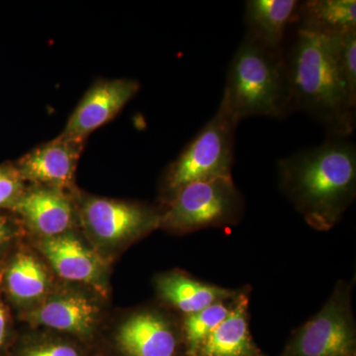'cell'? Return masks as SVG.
Listing matches in <instances>:
<instances>
[{"instance_id":"cell-1","label":"cell","mask_w":356,"mask_h":356,"mask_svg":"<svg viewBox=\"0 0 356 356\" xmlns=\"http://www.w3.org/2000/svg\"><path fill=\"white\" fill-rule=\"evenodd\" d=\"M281 191L311 228L327 232L343 219L356 196V149L331 137L278 163Z\"/></svg>"},{"instance_id":"cell-2","label":"cell","mask_w":356,"mask_h":356,"mask_svg":"<svg viewBox=\"0 0 356 356\" xmlns=\"http://www.w3.org/2000/svg\"><path fill=\"white\" fill-rule=\"evenodd\" d=\"M285 60L292 111L306 112L331 137L350 136L355 128L356 102L337 70L332 36L297 30Z\"/></svg>"},{"instance_id":"cell-3","label":"cell","mask_w":356,"mask_h":356,"mask_svg":"<svg viewBox=\"0 0 356 356\" xmlns=\"http://www.w3.org/2000/svg\"><path fill=\"white\" fill-rule=\"evenodd\" d=\"M238 122L252 116L283 119L292 112L283 49H273L247 34L227 74L224 95Z\"/></svg>"},{"instance_id":"cell-4","label":"cell","mask_w":356,"mask_h":356,"mask_svg":"<svg viewBox=\"0 0 356 356\" xmlns=\"http://www.w3.org/2000/svg\"><path fill=\"white\" fill-rule=\"evenodd\" d=\"M240 122L222 96L210 121L166 168L159 186L161 204L166 203L186 185L232 177L235 163V133Z\"/></svg>"},{"instance_id":"cell-5","label":"cell","mask_w":356,"mask_h":356,"mask_svg":"<svg viewBox=\"0 0 356 356\" xmlns=\"http://www.w3.org/2000/svg\"><path fill=\"white\" fill-rule=\"evenodd\" d=\"M76 204L81 233L108 262L133 243L159 229V206L83 195L79 191L76 193Z\"/></svg>"},{"instance_id":"cell-6","label":"cell","mask_w":356,"mask_h":356,"mask_svg":"<svg viewBox=\"0 0 356 356\" xmlns=\"http://www.w3.org/2000/svg\"><path fill=\"white\" fill-rule=\"evenodd\" d=\"M159 229L175 235L236 226L245 214V200L233 177H218L186 185L159 206Z\"/></svg>"},{"instance_id":"cell-7","label":"cell","mask_w":356,"mask_h":356,"mask_svg":"<svg viewBox=\"0 0 356 356\" xmlns=\"http://www.w3.org/2000/svg\"><path fill=\"white\" fill-rule=\"evenodd\" d=\"M106 299L92 288L60 280L40 303L18 317L31 329L58 332L98 348Z\"/></svg>"},{"instance_id":"cell-8","label":"cell","mask_w":356,"mask_h":356,"mask_svg":"<svg viewBox=\"0 0 356 356\" xmlns=\"http://www.w3.org/2000/svg\"><path fill=\"white\" fill-rule=\"evenodd\" d=\"M353 283L337 281L323 308L297 327L280 356H356Z\"/></svg>"},{"instance_id":"cell-9","label":"cell","mask_w":356,"mask_h":356,"mask_svg":"<svg viewBox=\"0 0 356 356\" xmlns=\"http://www.w3.org/2000/svg\"><path fill=\"white\" fill-rule=\"evenodd\" d=\"M182 317L158 303L121 315L110 337L106 356H187Z\"/></svg>"},{"instance_id":"cell-10","label":"cell","mask_w":356,"mask_h":356,"mask_svg":"<svg viewBox=\"0 0 356 356\" xmlns=\"http://www.w3.org/2000/svg\"><path fill=\"white\" fill-rule=\"evenodd\" d=\"M30 242L58 280L108 295L110 262L96 252L79 228L51 238H30Z\"/></svg>"},{"instance_id":"cell-11","label":"cell","mask_w":356,"mask_h":356,"mask_svg":"<svg viewBox=\"0 0 356 356\" xmlns=\"http://www.w3.org/2000/svg\"><path fill=\"white\" fill-rule=\"evenodd\" d=\"M76 193L77 191L28 184L13 212L30 238L62 235L79 227Z\"/></svg>"},{"instance_id":"cell-12","label":"cell","mask_w":356,"mask_h":356,"mask_svg":"<svg viewBox=\"0 0 356 356\" xmlns=\"http://www.w3.org/2000/svg\"><path fill=\"white\" fill-rule=\"evenodd\" d=\"M58 280L39 252L24 242L0 268V290L17 316L40 303Z\"/></svg>"},{"instance_id":"cell-13","label":"cell","mask_w":356,"mask_h":356,"mask_svg":"<svg viewBox=\"0 0 356 356\" xmlns=\"http://www.w3.org/2000/svg\"><path fill=\"white\" fill-rule=\"evenodd\" d=\"M86 140L60 134L56 139L35 147L15 161L27 184L76 191L74 175Z\"/></svg>"},{"instance_id":"cell-14","label":"cell","mask_w":356,"mask_h":356,"mask_svg":"<svg viewBox=\"0 0 356 356\" xmlns=\"http://www.w3.org/2000/svg\"><path fill=\"white\" fill-rule=\"evenodd\" d=\"M135 79H100L92 84L70 115L64 135L86 140L96 129L108 123L137 95Z\"/></svg>"},{"instance_id":"cell-15","label":"cell","mask_w":356,"mask_h":356,"mask_svg":"<svg viewBox=\"0 0 356 356\" xmlns=\"http://www.w3.org/2000/svg\"><path fill=\"white\" fill-rule=\"evenodd\" d=\"M159 303L180 317L192 315L219 303L235 298L240 289H229L204 282L180 269L159 273L154 280Z\"/></svg>"},{"instance_id":"cell-16","label":"cell","mask_w":356,"mask_h":356,"mask_svg":"<svg viewBox=\"0 0 356 356\" xmlns=\"http://www.w3.org/2000/svg\"><path fill=\"white\" fill-rule=\"evenodd\" d=\"M250 286L240 288L228 317L206 339L196 356H268L250 332Z\"/></svg>"},{"instance_id":"cell-17","label":"cell","mask_w":356,"mask_h":356,"mask_svg":"<svg viewBox=\"0 0 356 356\" xmlns=\"http://www.w3.org/2000/svg\"><path fill=\"white\" fill-rule=\"evenodd\" d=\"M300 1L248 0L245 21L248 34L273 49H282L288 24L295 19Z\"/></svg>"},{"instance_id":"cell-18","label":"cell","mask_w":356,"mask_h":356,"mask_svg":"<svg viewBox=\"0 0 356 356\" xmlns=\"http://www.w3.org/2000/svg\"><path fill=\"white\" fill-rule=\"evenodd\" d=\"M295 21L298 29L325 36H336L356 30L355 0H308L300 2Z\"/></svg>"},{"instance_id":"cell-19","label":"cell","mask_w":356,"mask_h":356,"mask_svg":"<svg viewBox=\"0 0 356 356\" xmlns=\"http://www.w3.org/2000/svg\"><path fill=\"white\" fill-rule=\"evenodd\" d=\"M99 353V348L74 337L29 327V331L17 334L4 356H98Z\"/></svg>"},{"instance_id":"cell-20","label":"cell","mask_w":356,"mask_h":356,"mask_svg":"<svg viewBox=\"0 0 356 356\" xmlns=\"http://www.w3.org/2000/svg\"><path fill=\"white\" fill-rule=\"evenodd\" d=\"M236 297L182 317V334L187 356L197 355L206 339L228 317L235 303Z\"/></svg>"},{"instance_id":"cell-21","label":"cell","mask_w":356,"mask_h":356,"mask_svg":"<svg viewBox=\"0 0 356 356\" xmlns=\"http://www.w3.org/2000/svg\"><path fill=\"white\" fill-rule=\"evenodd\" d=\"M334 58L341 81L356 102V30L332 36Z\"/></svg>"},{"instance_id":"cell-22","label":"cell","mask_w":356,"mask_h":356,"mask_svg":"<svg viewBox=\"0 0 356 356\" xmlns=\"http://www.w3.org/2000/svg\"><path fill=\"white\" fill-rule=\"evenodd\" d=\"M27 186L15 163H0V210L13 212Z\"/></svg>"},{"instance_id":"cell-23","label":"cell","mask_w":356,"mask_h":356,"mask_svg":"<svg viewBox=\"0 0 356 356\" xmlns=\"http://www.w3.org/2000/svg\"><path fill=\"white\" fill-rule=\"evenodd\" d=\"M27 236L17 215L10 211L0 210V268Z\"/></svg>"},{"instance_id":"cell-24","label":"cell","mask_w":356,"mask_h":356,"mask_svg":"<svg viewBox=\"0 0 356 356\" xmlns=\"http://www.w3.org/2000/svg\"><path fill=\"white\" fill-rule=\"evenodd\" d=\"M17 334L13 309L8 305L0 290V356L6 355Z\"/></svg>"},{"instance_id":"cell-25","label":"cell","mask_w":356,"mask_h":356,"mask_svg":"<svg viewBox=\"0 0 356 356\" xmlns=\"http://www.w3.org/2000/svg\"><path fill=\"white\" fill-rule=\"evenodd\" d=\"M98 356H106V355H103V353H102V351H100L99 355H98Z\"/></svg>"}]
</instances>
